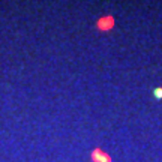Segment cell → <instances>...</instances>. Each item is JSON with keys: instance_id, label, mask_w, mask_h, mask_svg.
<instances>
[{"instance_id": "2", "label": "cell", "mask_w": 162, "mask_h": 162, "mask_svg": "<svg viewBox=\"0 0 162 162\" xmlns=\"http://www.w3.org/2000/svg\"><path fill=\"white\" fill-rule=\"evenodd\" d=\"M92 162H113L111 156L107 152H104L102 149H93L90 153Z\"/></svg>"}, {"instance_id": "3", "label": "cell", "mask_w": 162, "mask_h": 162, "mask_svg": "<svg viewBox=\"0 0 162 162\" xmlns=\"http://www.w3.org/2000/svg\"><path fill=\"white\" fill-rule=\"evenodd\" d=\"M153 98L155 99H158V101L162 99V87H156V89H155L153 90Z\"/></svg>"}, {"instance_id": "1", "label": "cell", "mask_w": 162, "mask_h": 162, "mask_svg": "<svg viewBox=\"0 0 162 162\" xmlns=\"http://www.w3.org/2000/svg\"><path fill=\"white\" fill-rule=\"evenodd\" d=\"M116 24V20L113 15H107V17H101L96 21V29L99 32H110L111 29Z\"/></svg>"}]
</instances>
